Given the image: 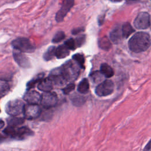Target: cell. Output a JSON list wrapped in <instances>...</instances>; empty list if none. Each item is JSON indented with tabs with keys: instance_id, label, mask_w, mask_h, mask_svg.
Here are the masks:
<instances>
[{
	"instance_id": "f546056e",
	"label": "cell",
	"mask_w": 151,
	"mask_h": 151,
	"mask_svg": "<svg viewBox=\"0 0 151 151\" xmlns=\"http://www.w3.org/2000/svg\"><path fill=\"white\" fill-rule=\"evenodd\" d=\"M12 78V76L10 73H8L4 70H1L0 71V81H8L11 80Z\"/></svg>"
},
{
	"instance_id": "2e32d148",
	"label": "cell",
	"mask_w": 151,
	"mask_h": 151,
	"mask_svg": "<svg viewBox=\"0 0 151 151\" xmlns=\"http://www.w3.org/2000/svg\"><path fill=\"white\" fill-rule=\"evenodd\" d=\"M70 54V50L66 47V46L63 44L59 45L55 48V56L58 59L64 58L67 57Z\"/></svg>"
},
{
	"instance_id": "83f0119b",
	"label": "cell",
	"mask_w": 151,
	"mask_h": 151,
	"mask_svg": "<svg viewBox=\"0 0 151 151\" xmlns=\"http://www.w3.org/2000/svg\"><path fill=\"white\" fill-rule=\"evenodd\" d=\"M66 47L70 50H74L76 49V42L74 39L73 38H69L68 39L67 41H65L64 44Z\"/></svg>"
},
{
	"instance_id": "8fae6325",
	"label": "cell",
	"mask_w": 151,
	"mask_h": 151,
	"mask_svg": "<svg viewBox=\"0 0 151 151\" xmlns=\"http://www.w3.org/2000/svg\"><path fill=\"white\" fill-rule=\"evenodd\" d=\"M13 57L15 62L21 67L24 68H28L31 67V63L28 58L22 52L17 50L14 51Z\"/></svg>"
},
{
	"instance_id": "1f68e13d",
	"label": "cell",
	"mask_w": 151,
	"mask_h": 151,
	"mask_svg": "<svg viewBox=\"0 0 151 151\" xmlns=\"http://www.w3.org/2000/svg\"><path fill=\"white\" fill-rule=\"evenodd\" d=\"M75 42L76 44V47H80L85 42L86 40V35H81L78 36L76 38Z\"/></svg>"
},
{
	"instance_id": "603a6c76",
	"label": "cell",
	"mask_w": 151,
	"mask_h": 151,
	"mask_svg": "<svg viewBox=\"0 0 151 151\" xmlns=\"http://www.w3.org/2000/svg\"><path fill=\"white\" fill-rule=\"evenodd\" d=\"M73 60L75 61V63L80 67V68H84V62H85V58L83 55L77 53L73 55L72 57Z\"/></svg>"
},
{
	"instance_id": "ffe728a7",
	"label": "cell",
	"mask_w": 151,
	"mask_h": 151,
	"mask_svg": "<svg viewBox=\"0 0 151 151\" xmlns=\"http://www.w3.org/2000/svg\"><path fill=\"white\" fill-rule=\"evenodd\" d=\"M89 90V83L87 78H83L77 86V91L81 94H86Z\"/></svg>"
},
{
	"instance_id": "484cf974",
	"label": "cell",
	"mask_w": 151,
	"mask_h": 151,
	"mask_svg": "<svg viewBox=\"0 0 151 151\" xmlns=\"http://www.w3.org/2000/svg\"><path fill=\"white\" fill-rule=\"evenodd\" d=\"M65 35V33L62 31H59L54 35L53 38L52 39V42L53 43H57L61 41L64 39Z\"/></svg>"
},
{
	"instance_id": "9a60e30c",
	"label": "cell",
	"mask_w": 151,
	"mask_h": 151,
	"mask_svg": "<svg viewBox=\"0 0 151 151\" xmlns=\"http://www.w3.org/2000/svg\"><path fill=\"white\" fill-rule=\"evenodd\" d=\"M122 37V30L119 26L115 27L110 33V38L114 44L119 43Z\"/></svg>"
},
{
	"instance_id": "8992f818",
	"label": "cell",
	"mask_w": 151,
	"mask_h": 151,
	"mask_svg": "<svg viewBox=\"0 0 151 151\" xmlns=\"http://www.w3.org/2000/svg\"><path fill=\"white\" fill-rule=\"evenodd\" d=\"M114 91V84L110 80H106L100 83L95 89L96 94L99 97L107 96Z\"/></svg>"
},
{
	"instance_id": "30bf717a",
	"label": "cell",
	"mask_w": 151,
	"mask_h": 151,
	"mask_svg": "<svg viewBox=\"0 0 151 151\" xmlns=\"http://www.w3.org/2000/svg\"><path fill=\"white\" fill-rule=\"evenodd\" d=\"M74 4V0H63L61 8L55 14V21L60 22L63 21L64 17L70 11Z\"/></svg>"
},
{
	"instance_id": "cb8c5ba5",
	"label": "cell",
	"mask_w": 151,
	"mask_h": 151,
	"mask_svg": "<svg viewBox=\"0 0 151 151\" xmlns=\"http://www.w3.org/2000/svg\"><path fill=\"white\" fill-rule=\"evenodd\" d=\"M55 47L54 46H51L48 47L45 52L43 55V58L45 61H49L51 60L55 56Z\"/></svg>"
},
{
	"instance_id": "f1b7e54d",
	"label": "cell",
	"mask_w": 151,
	"mask_h": 151,
	"mask_svg": "<svg viewBox=\"0 0 151 151\" xmlns=\"http://www.w3.org/2000/svg\"><path fill=\"white\" fill-rule=\"evenodd\" d=\"M42 76H43V74H40L37 77H36L35 78H34L32 80H31L30 81H29L27 84V89L28 90L31 89V88L34 87L37 83H38L39 81L42 78Z\"/></svg>"
},
{
	"instance_id": "52a82bcc",
	"label": "cell",
	"mask_w": 151,
	"mask_h": 151,
	"mask_svg": "<svg viewBox=\"0 0 151 151\" xmlns=\"http://www.w3.org/2000/svg\"><path fill=\"white\" fill-rule=\"evenodd\" d=\"M135 28L139 29H145L150 25V15L146 12H140L136 16L133 22Z\"/></svg>"
},
{
	"instance_id": "d4e9b609",
	"label": "cell",
	"mask_w": 151,
	"mask_h": 151,
	"mask_svg": "<svg viewBox=\"0 0 151 151\" xmlns=\"http://www.w3.org/2000/svg\"><path fill=\"white\" fill-rule=\"evenodd\" d=\"M9 86L6 81L0 82V99L5 96L9 91Z\"/></svg>"
},
{
	"instance_id": "4316f807",
	"label": "cell",
	"mask_w": 151,
	"mask_h": 151,
	"mask_svg": "<svg viewBox=\"0 0 151 151\" xmlns=\"http://www.w3.org/2000/svg\"><path fill=\"white\" fill-rule=\"evenodd\" d=\"M102 76H103V75L99 71H94V72L91 73V74H90V77H91L92 81L95 83L100 82L101 80Z\"/></svg>"
},
{
	"instance_id": "ac0fdd59",
	"label": "cell",
	"mask_w": 151,
	"mask_h": 151,
	"mask_svg": "<svg viewBox=\"0 0 151 151\" xmlns=\"http://www.w3.org/2000/svg\"><path fill=\"white\" fill-rule=\"evenodd\" d=\"M121 30L122 37L126 38L129 37L134 31V29L129 22L124 23L122 27Z\"/></svg>"
},
{
	"instance_id": "d6986e66",
	"label": "cell",
	"mask_w": 151,
	"mask_h": 151,
	"mask_svg": "<svg viewBox=\"0 0 151 151\" xmlns=\"http://www.w3.org/2000/svg\"><path fill=\"white\" fill-rule=\"evenodd\" d=\"M70 100L73 104L76 107H80L82 106L86 101V99L84 96L77 94H74L72 95L70 97Z\"/></svg>"
},
{
	"instance_id": "8d00e7d4",
	"label": "cell",
	"mask_w": 151,
	"mask_h": 151,
	"mask_svg": "<svg viewBox=\"0 0 151 151\" xmlns=\"http://www.w3.org/2000/svg\"><path fill=\"white\" fill-rule=\"evenodd\" d=\"M113 2H121L122 0H110Z\"/></svg>"
},
{
	"instance_id": "e0dca14e",
	"label": "cell",
	"mask_w": 151,
	"mask_h": 151,
	"mask_svg": "<svg viewBox=\"0 0 151 151\" xmlns=\"http://www.w3.org/2000/svg\"><path fill=\"white\" fill-rule=\"evenodd\" d=\"M100 72L106 78H110L114 75V71L113 68L106 63H103L101 64Z\"/></svg>"
},
{
	"instance_id": "e575fe53",
	"label": "cell",
	"mask_w": 151,
	"mask_h": 151,
	"mask_svg": "<svg viewBox=\"0 0 151 151\" xmlns=\"http://www.w3.org/2000/svg\"><path fill=\"white\" fill-rule=\"evenodd\" d=\"M4 126V122L2 120H0V129L2 128Z\"/></svg>"
},
{
	"instance_id": "7402d4cb",
	"label": "cell",
	"mask_w": 151,
	"mask_h": 151,
	"mask_svg": "<svg viewBox=\"0 0 151 151\" xmlns=\"http://www.w3.org/2000/svg\"><path fill=\"white\" fill-rule=\"evenodd\" d=\"M99 47L102 50H109L111 47V44L110 40L107 37L104 36L99 40Z\"/></svg>"
},
{
	"instance_id": "d6a6232c",
	"label": "cell",
	"mask_w": 151,
	"mask_h": 151,
	"mask_svg": "<svg viewBox=\"0 0 151 151\" xmlns=\"http://www.w3.org/2000/svg\"><path fill=\"white\" fill-rule=\"evenodd\" d=\"M83 31H84V28L80 27V28H74V29L72 30V34H74V35H76V34H78V33H80V32Z\"/></svg>"
},
{
	"instance_id": "4fadbf2b",
	"label": "cell",
	"mask_w": 151,
	"mask_h": 151,
	"mask_svg": "<svg viewBox=\"0 0 151 151\" xmlns=\"http://www.w3.org/2000/svg\"><path fill=\"white\" fill-rule=\"evenodd\" d=\"M41 96L40 94L34 90L28 91L23 96L24 100L28 103V104H38L40 103Z\"/></svg>"
},
{
	"instance_id": "4dcf8cb0",
	"label": "cell",
	"mask_w": 151,
	"mask_h": 151,
	"mask_svg": "<svg viewBox=\"0 0 151 151\" xmlns=\"http://www.w3.org/2000/svg\"><path fill=\"white\" fill-rule=\"evenodd\" d=\"M75 88V84L74 83H70L66 86L65 87L62 89V91L64 94H68Z\"/></svg>"
},
{
	"instance_id": "7c38bea8",
	"label": "cell",
	"mask_w": 151,
	"mask_h": 151,
	"mask_svg": "<svg viewBox=\"0 0 151 151\" xmlns=\"http://www.w3.org/2000/svg\"><path fill=\"white\" fill-rule=\"evenodd\" d=\"M49 78L51 79L52 83H54L55 84L58 86H63L67 82L63 77L60 68H55L51 71L50 74Z\"/></svg>"
},
{
	"instance_id": "3957f363",
	"label": "cell",
	"mask_w": 151,
	"mask_h": 151,
	"mask_svg": "<svg viewBox=\"0 0 151 151\" xmlns=\"http://www.w3.org/2000/svg\"><path fill=\"white\" fill-rule=\"evenodd\" d=\"M4 133L17 140H23L33 134L32 131L27 127L16 128L8 126L4 130Z\"/></svg>"
},
{
	"instance_id": "277c9868",
	"label": "cell",
	"mask_w": 151,
	"mask_h": 151,
	"mask_svg": "<svg viewBox=\"0 0 151 151\" xmlns=\"http://www.w3.org/2000/svg\"><path fill=\"white\" fill-rule=\"evenodd\" d=\"M13 48L21 52H32L35 50V45L27 38L20 37L14 40L11 42Z\"/></svg>"
},
{
	"instance_id": "9c48e42d",
	"label": "cell",
	"mask_w": 151,
	"mask_h": 151,
	"mask_svg": "<svg viewBox=\"0 0 151 151\" xmlns=\"http://www.w3.org/2000/svg\"><path fill=\"white\" fill-rule=\"evenodd\" d=\"M57 96L54 92H44L41 97L40 103L46 109L55 106L57 103Z\"/></svg>"
},
{
	"instance_id": "5b68a950",
	"label": "cell",
	"mask_w": 151,
	"mask_h": 151,
	"mask_svg": "<svg viewBox=\"0 0 151 151\" xmlns=\"http://www.w3.org/2000/svg\"><path fill=\"white\" fill-rule=\"evenodd\" d=\"M24 103L18 99L11 100L6 105V112L11 116H17L23 112Z\"/></svg>"
},
{
	"instance_id": "d590c367",
	"label": "cell",
	"mask_w": 151,
	"mask_h": 151,
	"mask_svg": "<svg viewBox=\"0 0 151 151\" xmlns=\"http://www.w3.org/2000/svg\"><path fill=\"white\" fill-rule=\"evenodd\" d=\"M5 139V137L2 136L1 134H0V142H2Z\"/></svg>"
},
{
	"instance_id": "836d02e7",
	"label": "cell",
	"mask_w": 151,
	"mask_h": 151,
	"mask_svg": "<svg viewBox=\"0 0 151 151\" xmlns=\"http://www.w3.org/2000/svg\"><path fill=\"white\" fill-rule=\"evenodd\" d=\"M150 149V142H148L147 146H146V147L144 149V151H149Z\"/></svg>"
},
{
	"instance_id": "5bb4252c",
	"label": "cell",
	"mask_w": 151,
	"mask_h": 151,
	"mask_svg": "<svg viewBox=\"0 0 151 151\" xmlns=\"http://www.w3.org/2000/svg\"><path fill=\"white\" fill-rule=\"evenodd\" d=\"M37 87L42 91L49 92L52 88V82L49 77L42 78L38 83Z\"/></svg>"
},
{
	"instance_id": "6da1fadb",
	"label": "cell",
	"mask_w": 151,
	"mask_h": 151,
	"mask_svg": "<svg viewBox=\"0 0 151 151\" xmlns=\"http://www.w3.org/2000/svg\"><path fill=\"white\" fill-rule=\"evenodd\" d=\"M129 48L134 52H141L146 51L150 45V37L146 32H138L134 34L129 40Z\"/></svg>"
},
{
	"instance_id": "ba28073f",
	"label": "cell",
	"mask_w": 151,
	"mask_h": 151,
	"mask_svg": "<svg viewBox=\"0 0 151 151\" xmlns=\"http://www.w3.org/2000/svg\"><path fill=\"white\" fill-rule=\"evenodd\" d=\"M23 114L27 119H34L40 116L41 113V109L38 104H28L24 105Z\"/></svg>"
},
{
	"instance_id": "44dd1931",
	"label": "cell",
	"mask_w": 151,
	"mask_h": 151,
	"mask_svg": "<svg viewBox=\"0 0 151 151\" xmlns=\"http://www.w3.org/2000/svg\"><path fill=\"white\" fill-rule=\"evenodd\" d=\"M7 123L8 126L12 127H16L17 126L22 124L24 122V119L21 117H17L15 116H11L9 117L7 120Z\"/></svg>"
},
{
	"instance_id": "7a4b0ae2",
	"label": "cell",
	"mask_w": 151,
	"mask_h": 151,
	"mask_svg": "<svg viewBox=\"0 0 151 151\" xmlns=\"http://www.w3.org/2000/svg\"><path fill=\"white\" fill-rule=\"evenodd\" d=\"M60 68L67 81H74L79 75L80 68L76 63L71 60H68Z\"/></svg>"
}]
</instances>
